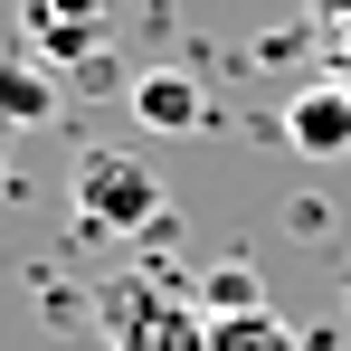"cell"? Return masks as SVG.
Returning <instances> with one entry per match:
<instances>
[{"instance_id":"cell-3","label":"cell","mask_w":351,"mask_h":351,"mask_svg":"<svg viewBox=\"0 0 351 351\" xmlns=\"http://www.w3.org/2000/svg\"><path fill=\"white\" fill-rule=\"evenodd\" d=\"M285 133H294V152H313V162H332V152H351V95L323 76V86H304L285 105Z\"/></svg>"},{"instance_id":"cell-5","label":"cell","mask_w":351,"mask_h":351,"mask_svg":"<svg viewBox=\"0 0 351 351\" xmlns=\"http://www.w3.org/2000/svg\"><path fill=\"white\" fill-rule=\"evenodd\" d=\"M48 114H58V86L29 58H0V123H48Z\"/></svg>"},{"instance_id":"cell-4","label":"cell","mask_w":351,"mask_h":351,"mask_svg":"<svg viewBox=\"0 0 351 351\" xmlns=\"http://www.w3.org/2000/svg\"><path fill=\"white\" fill-rule=\"evenodd\" d=\"M133 114L152 123V133H199V86L190 76H143L133 86Z\"/></svg>"},{"instance_id":"cell-2","label":"cell","mask_w":351,"mask_h":351,"mask_svg":"<svg viewBox=\"0 0 351 351\" xmlns=\"http://www.w3.org/2000/svg\"><path fill=\"white\" fill-rule=\"evenodd\" d=\"M76 209H86V228H143V219H162V180L143 171V162H123V152H86V180H76Z\"/></svg>"},{"instance_id":"cell-7","label":"cell","mask_w":351,"mask_h":351,"mask_svg":"<svg viewBox=\"0 0 351 351\" xmlns=\"http://www.w3.org/2000/svg\"><path fill=\"white\" fill-rule=\"evenodd\" d=\"M313 48L332 66V86L351 95V0H313Z\"/></svg>"},{"instance_id":"cell-1","label":"cell","mask_w":351,"mask_h":351,"mask_svg":"<svg viewBox=\"0 0 351 351\" xmlns=\"http://www.w3.org/2000/svg\"><path fill=\"white\" fill-rule=\"evenodd\" d=\"M95 323L114 351H209V304L171 294L162 276H114L95 294Z\"/></svg>"},{"instance_id":"cell-6","label":"cell","mask_w":351,"mask_h":351,"mask_svg":"<svg viewBox=\"0 0 351 351\" xmlns=\"http://www.w3.org/2000/svg\"><path fill=\"white\" fill-rule=\"evenodd\" d=\"M209 351H294V323H276L266 304L256 313H209Z\"/></svg>"},{"instance_id":"cell-8","label":"cell","mask_w":351,"mask_h":351,"mask_svg":"<svg viewBox=\"0 0 351 351\" xmlns=\"http://www.w3.org/2000/svg\"><path fill=\"white\" fill-rule=\"evenodd\" d=\"M0 190H10V171H0Z\"/></svg>"}]
</instances>
